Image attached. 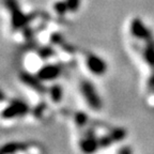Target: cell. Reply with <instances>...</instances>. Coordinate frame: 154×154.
<instances>
[{"mask_svg": "<svg viewBox=\"0 0 154 154\" xmlns=\"http://www.w3.org/2000/svg\"><path fill=\"white\" fill-rule=\"evenodd\" d=\"M80 91L86 100L87 104L90 108L93 110H100L102 108V101L99 93L96 91L95 87L93 86L91 82L89 80H82L80 82Z\"/></svg>", "mask_w": 154, "mask_h": 154, "instance_id": "6da1fadb", "label": "cell"}, {"mask_svg": "<svg viewBox=\"0 0 154 154\" xmlns=\"http://www.w3.org/2000/svg\"><path fill=\"white\" fill-rule=\"evenodd\" d=\"M5 5H7L8 9H9L10 12H11V16H12V27L14 30H18V29L27 26L28 23L33 18L34 15H25L24 13L20 11L16 0H5Z\"/></svg>", "mask_w": 154, "mask_h": 154, "instance_id": "7a4b0ae2", "label": "cell"}, {"mask_svg": "<svg viewBox=\"0 0 154 154\" xmlns=\"http://www.w3.org/2000/svg\"><path fill=\"white\" fill-rule=\"evenodd\" d=\"M80 151L84 154H93L100 149L99 138L96 137L95 134L92 130H88L85 134L84 137L79 141Z\"/></svg>", "mask_w": 154, "mask_h": 154, "instance_id": "3957f363", "label": "cell"}, {"mask_svg": "<svg viewBox=\"0 0 154 154\" xmlns=\"http://www.w3.org/2000/svg\"><path fill=\"white\" fill-rule=\"evenodd\" d=\"M28 111V104L23 101H19V100H15V101L11 102V104L2 111V118L12 119L15 117H22V116L26 115Z\"/></svg>", "mask_w": 154, "mask_h": 154, "instance_id": "277c9868", "label": "cell"}, {"mask_svg": "<svg viewBox=\"0 0 154 154\" xmlns=\"http://www.w3.org/2000/svg\"><path fill=\"white\" fill-rule=\"evenodd\" d=\"M125 136H126V131L124 128H113L112 131H110L109 133H107V134H105L104 136L99 138L100 147L108 148L112 143L123 140L125 138Z\"/></svg>", "mask_w": 154, "mask_h": 154, "instance_id": "5b68a950", "label": "cell"}, {"mask_svg": "<svg viewBox=\"0 0 154 154\" xmlns=\"http://www.w3.org/2000/svg\"><path fill=\"white\" fill-rule=\"evenodd\" d=\"M19 78L22 80V82H24L25 85H27L28 87H30L31 89H33L34 91L38 92V93H46L47 89L45 88L43 84H42V79L38 78V76H34V75L30 74L28 72H22L19 75Z\"/></svg>", "mask_w": 154, "mask_h": 154, "instance_id": "8992f818", "label": "cell"}, {"mask_svg": "<svg viewBox=\"0 0 154 154\" xmlns=\"http://www.w3.org/2000/svg\"><path fill=\"white\" fill-rule=\"evenodd\" d=\"M86 63L89 71L94 75H103L107 71V64H106V62L103 59L97 57L96 55H92V54L88 55Z\"/></svg>", "mask_w": 154, "mask_h": 154, "instance_id": "52a82bcc", "label": "cell"}, {"mask_svg": "<svg viewBox=\"0 0 154 154\" xmlns=\"http://www.w3.org/2000/svg\"><path fill=\"white\" fill-rule=\"evenodd\" d=\"M61 74V66L58 64H47L44 65L38 72V76L43 82H49V80L56 79Z\"/></svg>", "mask_w": 154, "mask_h": 154, "instance_id": "ba28073f", "label": "cell"}, {"mask_svg": "<svg viewBox=\"0 0 154 154\" xmlns=\"http://www.w3.org/2000/svg\"><path fill=\"white\" fill-rule=\"evenodd\" d=\"M131 32L133 36L139 38V40H150L151 38V32L144 26L143 23L139 18H135L131 25Z\"/></svg>", "mask_w": 154, "mask_h": 154, "instance_id": "9c48e42d", "label": "cell"}, {"mask_svg": "<svg viewBox=\"0 0 154 154\" xmlns=\"http://www.w3.org/2000/svg\"><path fill=\"white\" fill-rule=\"evenodd\" d=\"M28 148V143L26 142H20V141H12L9 143H5L1 148V153L2 154H14L18 151H23V150Z\"/></svg>", "mask_w": 154, "mask_h": 154, "instance_id": "30bf717a", "label": "cell"}, {"mask_svg": "<svg viewBox=\"0 0 154 154\" xmlns=\"http://www.w3.org/2000/svg\"><path fill=\"white\" fill-rule=\"evenodd\" d=\"M49 96H51V100L55 103H59V102L62 100L63 96V90L62 87L60 85H54L51 86V88L49 89Z\"/></svg>", "mask_w": 154, "mask_h": 154, "instance_id": "8fae6325", "label": "cell"}, {"mask_svg": "<svg viewBox=\"0 0 154 154\" xmlns=\"http://www.w3.org/2000/svg\"><path fill=\"white\" fill-rule=\"evenodd\" d=\"M143 57H144V60L147 61L148 64L154 69V45L153 44H149L147 47L144 48Z\"/></svg>", "mask_w": 154, "mask_h": 154, "instance_id": "7c38bea8", "label": "cell"}, {"mask_svg": "<svg viewBox=\"0 0 154 154\" xmlns=\"http://www.w3.org/2000/svg\"><path fill=\"white\" fill-rule=\"evenodd\" d=\"M54 9H55V11L57 12V14L58 15H64L65 14V12L66 11H69V9H67V5H66V2H57V3H55V5H54Z\"/></svg>", "mask_w": 154, "mask_h": 154, "instance_id": "4fadbf2b", "label": "cell"}, {"mask_svg": "<svg viewBox=\"0 0 154 154\" xmlns=\"http://www.w3.org/2000/svg\"><path fill=\"white\" fill-rule=\"evenodd\" d=\"M75 122H76L77 125H79V126H84L88 122V116L84 112H77L75 115Z\"/></svg>", "mask_w": 154, "mask_h": 154, "instance_id": "5bb4252c", "label": "cell"}, {"mask_svg": "<svg viewBox=\"0 0 154 154\" xmlns=\"http://www.w3.org/2000/svg\"><path fill=\"white\" fill-rule=\"evenodd\" d=\"M38 55H40L41 58H43V59H46V58H49L51 56H55V51L49 47H43L40 49Z\"/></svg>", "mask_w": 154, "mask_h": 154, "instance_id": "9a60e30c", "label": "cell"}, {"mask_svg": "<svg viewBox=\"0 0 154 154\" xmlns=\"http://www.w3.org/2000/svg\"><path fill=\"white\" fill-rule=\"evenodd\" d=\"M66 5L70 12H75L79 8L80 0H66Z\"/></svg>", "mask_w": 154, "mask_h": 154, "instance_id": "2e32d148", "label": "cell"}, {"mask_svg": "<svg viewBox=\"0 0 154 154\" xmlns=\"http://www.w3.org/2000/svg\"><path fill=\"white\" fill-rule=\"evenodd\" d=\"M45 107H46V104L44 103V102H43V103L40 104V105H38L35 107V108H34L33 115L36 116V117H38V115H40V113H42V111H43L44 109H45Z\"/></svg>", "mask_w": 154, "mask_h": 154, "instance_id": "e0dca14e", "label": "cell"}, {"mask_svg": "<svg viewBox=\"0 0 154 154\" xmlns=\"http://www.w3.org/2000/svg\"><path fill=\"white\" fill-rule=\"evenodd\" d=\"M118 154H133L132 148L130 146H123L118 150Z\"/></svg>", "mask_w": 154, "mask_h": 154, "instance_id": "ac0fdd59", "label": "cell"}, {"mask_svg": "<svg viewBox=\"0 0 154 154\" xmlns=\"http://www.w3.org/2000/svg\"><path fill=\"white\" fill-rule=\"evenodd\" d=\"M148 85H149V88L150 89H152L154 91V73L150 76V79H149V82H148Z\"/></svg>", "mask_w": 154, "mask_h": 154, "instance_id": "d6986e66", "label": "cell"}]
</instances>
